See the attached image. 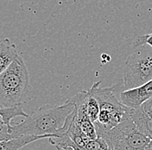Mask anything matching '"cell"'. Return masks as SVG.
Here are the masks:
<instances>
[{"label":"cell","instance_id":"obj_1","mask_svg":"<svg viewBox=\"0 0 152 150\" xmlns=\"http://www.w3.org/2000/svg\"><path fill=\"white\" fill-rule=\"evenodd\" d=\"M75 109V104L69 101L60 106L44 105L28 115L22 122L11 126L8 132L12 138L22 135L56 136Z\"/></svg>","mask_w":152,"mask_h":150},{"label":"cell","instance_id":"obj_2","mask_svg":"<svg viewBox=\"0 0 152 150\" xmlns=\"http://www.w3.org/2000/svg\"><path fill=\"white\" fill-rule=\"evenodd\" d=\"M29 89V77L23 57L18 56L0 75V107L23 103Z\"/></svg>","mask_w":152,"mask_h":150},{"label":"cell","instance_id":"obj_3","mask_svg":"<svg viewBox=\"0 0 152 150\" xmlns=\"http://www.w3.org/2000/svg\"><path fill=\"white\" fill-rule=\"evenodd\" d=\"M101 81L95 83L90 90L94 95L99 104V114L94 122L97 134L114 128L120 122L131 117L132 109L125 106L113 93V87L99 88Z\"/></svg>","mask_w":152,"mask_h":150},{"label":"cell","instance_id":"obj_4","mask_svg":"<svg viewBox=\"0 0 152 150\" xmlns=\"http://www.w3.org/2000/svg\"><path fill=\"white\" fill-rule=\"evenodd\" d=\"M108 145L109 150H145L151 138L140 131L129 117L114 128L98 133Z\"/></svg>","mask_w":152,"mask_h":150},{"label":"cell","instance_id":"obj_5","mask_svg":"<svg viewBox=\"0 0 152 150\" xmlns=\"http://www.w3.org/2000/svg\"><path fill=\"white\" fill-rule=\"evenodd\" d=\"M152 80V48L147 44L134 48L124 68V87L130 89Z\"/></svg>","mask_w":152,"mask_h":150},{"label":"cell","instance_id":"obj_6","mask_svg":"<svg viewBox=\"0 0 152 150\" xmlns=\"http://www.w3.org/2000/svg\"><path fill=\"white\" fill-rule=\"evenodd\" d=\"M151 98L152 80L141 86L124 90L119 94L121 103L132 109L139 108L142 103Z\"/></svg>","mask_w":152,"mask_h":150},{"label":"cell","instance_id":"obj_7","mask_svg":"<svg viewBox=\"0 0 152 150\" xmlns=\"http://www.w3.org/2000/svg\"><path fill=\"white\" fill-rule=\"evenodd\" d=\"M18 55L14 44L9 39L0 40V75L9 67Z\"/></svg>","mask_w":152,"mask_h":150},{"label":"cell","instance_id":"obj_8","mask_svg":"<svg viewBox=\"0 0 152 150\" xmlns=\"http://www.w3.org/2000/svg\"><path fill=\"white\" fill-rule=\"evenodd\" d=\"M50 135H22L6 141H0V150H18L28 143L41 139H49Z\"/></svg>","mask_w":152,"mask_h":150},{"label":"cell","instance_id":"obj_9","mask_svg":"<svg viewBox=\"0 0 152 150\" xmlns=\"http://www.w3.org/2000/svg\"><path fill=\"white\" fill-rule=\"evenodd\" d=\"M131 118L140 131L152 139V118L143 112L140 107L132 109Z\"/></svg>","mask_w":152,"mask_h":150},{"label":"cell","instance_id":"obj_10","mask_svg":"<svg viewBox=\"0 0 152 150\" xmlns=\"http://www.w3.org/2000/svg\"><path fill=\"white\" fill-rule=\"evenodd\" d=\"M81 94H82L83 103L85 105L86 111L87 113V115L89 116L91 121L94 123L98 120L99 114V102L90 89L87 91H81Z\"/></svg>","mask_w":152,"mask_h":150},{"label":"cell","instance_id":"obj_11","mask_svg":"<svg viewBox=\"0 0 152 150\" xmlns=\"http://www.w3.org/2000/svg\"><path fill=\"white\" fill-rule=\"evenodd\" d=\"M28 115L23 111V103L14 105L11 107H0V117L4 124L8 128V129H10L12 126L10 124V121L17 117V116H23L27 117Z\"/></svg>","mask_w":152,"mask_h":150},{"label":"cell","instance_id":"obj_12","mask_svg":"<svg viewBox=\"0 0 152 150\" xmlns=\"http://www.w3.org/2000/svg\"><path fill=\"white\" fill-rule=\"evenodd\" d=\"M86 150H109L106 142L100 137H98L94 140H90L86 145Z\"/></svg>","mask_w":152,"mask_h":150},{"label":"cell","instance_id":"obj_13","mask_svg":"<svg viewBox=\"0 0 152 150\" xmlns=\"http://www.w3.org/2000/svg\"><path fill=\"white\" fill-rule=\"evenodd\" d=\"M144 44H147L150 47L152 48V33L147 34V35L138 36L133 42V49L142 46Z\"/></svg>","mask_w":152,"mask_h":150},{"label":"cell","instance_id":"obj_14","mask_svg":"<svg viewBox=\"0 0 152 150\" xmlns=\"http://www.w3.org/2000/svg\"><path fill=\"white\" fill-rule=\"evenodd\" d=\"M140 108L146 115H148L151 118H152V98L146 101L144 103H142L140 106Z\"/></svg>","mask_w":152,"mask_h":150},{"label":"cell","instance_id":"obj_15","mask_svg":"<svg viewBox=\"0 0 152 150\" xmlns=\"http://www.w3.org/2000/svg\"><path fill=\"white\" fill-rule=\"evenodd\" d=\"M10 139H12V137L8 132V128L4 125L0 129V141H6V140H10Z\"/></svg>","mask_w":152,"mask_h":150},{"label":"cell","instance_id":"obj_16","mask_svg":"<svg viewBox=\"0 0 152 150\" xmlns=\"http://www.w3.org/2000/svg\"><path fill=\"white\" fill-rule=\"evenodd\" d=\"M145 150H152V139H151V142L149 143L148 147L146 148V149Z\"/></svg>","mask_w":152,"mask_h":150},{"label":"cell","instance_id":"obj_17","mask_svg":"<svg viewBox=\"0 0 152 150\" xmlns=\"http://www.w3.org/2000/svg\"><path fill=\"white\" fill-rule=\"evenodd\" d=\"M65 150H75V149H71V148H67V149H66Z\"/></svg>","mask_w":152,"mask_h":150}]
</instances>
